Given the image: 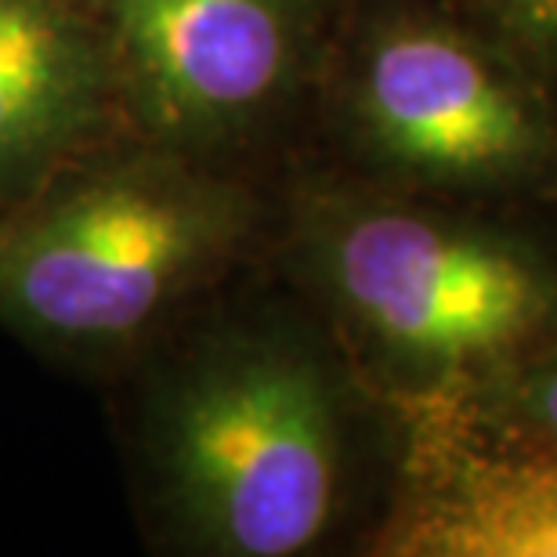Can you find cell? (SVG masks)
Here are the masks:
<instances>
[{"instance_id": "obj_1", "label": "cell", "mask_w": 557, "mask_h": 557, "mask_svg": "<svg viewBox=\"0 0 557 557\" xmlns=\"http://www.w3.org/2000/svg\"><path fill=\"white\" fill-rule=\"evenodd\" d=\"M236 283L113 381L145 536L182 557H305L359 525L370 536L398 460L392 409L294 289Z\"/></svg>"}, {"instance_id": "obj_2", "label": "cell", "mask_w": 557, "mask_h": 557, "mask_svg": "<svg viewBox=\"0 0 557 557\" xmlns=\"http://www.w3.org/2000/svg\"><path fill=\"white\" fill-rule=\"evenodd\" d=\"M269 258L395 417L557 337V250L496 207L300 163L275 185Z\"/></svg>"}, {"instance_id": "obj_3", "label": "cell", "mask_w": 557, "mask_h": 557, "mask_svg": "<svg viewBox=\"0 0 557 557\" xmlns=\"http://www.w3.org/2000/svg\"><path fill=\"white\" fill-rule=\"evenodd\" d=\"M272 218L261 174L124 138L0 207V330L116 381L269 253Z\"/></svg>"}, {"instance_id": "obj_4", "label": "cell", "mask_w": 557, "mask_h": 557, "mask_svg": "<svg viewBox=\"0 0 557 557\" xmlns=\"http://www.w3.org/2000/svg\"><path fill=\"white\" fill-rule=\"evenodd\" d=\"M311 127L326 166L395 193H557V84L463 0H344Z\"/></svg>"}, {"instance_id": "obj_5", "label": "cell", "mask_w": 557, "mask_h": 557, "mask_svg": "<svg viewBox=\"0 0 557 557\" xmlns=\"http://www.w3.org/2000/svg\"><path fill=\"white\" fill-rule=\"evenodd\" d=\"M344 0H95L131 138L261 174L311 124Z\"/></svg>"}, {"instance_id": "obj_6", "label": "cell", "mask_w": 557, "mask_h": 557, "mask_svg": "<svg viewBox=\"0 0 557 557\" xmlns=\"http://www.w3.org/2000/svg\"><path fill=\"white\" fill-rule=\"evenodd\" d=\"M398 423V460L370 554L557 557V453Z\"/></svg>"}, {"instance_id": "obj_7", "label": "cell", "mask_w": 557, "mask_h": 557, "mask_svg": "<svg viewBox=\"0 0 557 557\" xmlns=\"http://www.w3.org/2000/svg\"><path fill=\"white\" fill-rule=\"evenodd\" d=\"M124 138L95 0H0V207Z\"/></svg>"}, {"instance_id": "obj_8", "label": "cell", "mask_w": 557, "mask_h": 557, "mask_svg": "<svg viewBox=\"0 0 557 557\" xmlns=\"http://www.w3.org/2000/svg\"><path fill=\"white\" fill-rule=\"evenodd\" d=\"M395 420H428L478 442L557 453V337L499 366L453 403Z\"/></svg>"}, {"instance_id": "obj_9", "label": "cell", "mask_w": 557, "mask_h": 557, "mask_svg": "<svg viewBox=\"0 0 557 557\" xmlns=\"http://www.w3.org/2000/svg\"><path fill=\"white\" fill-rule=\"evenodd\" d=\"M557 84V0H467Z\"/></svg>"}, {"instance_id": "obj_10", "label": "cell", "mask_w": 557, "mask_h": 557, "mask_svg": "<svg viewBox=\"0 0 557 557\" xmlns=\"http://www.w3.org/2000/svg\"><path fill=\"white\" fill-rule=\"evenodd\" d=\"M463 4H467V0H463Z\"/></svg>"}]
</instances>
